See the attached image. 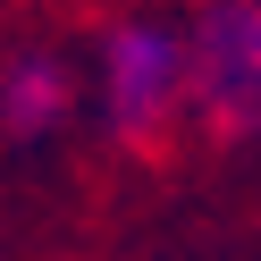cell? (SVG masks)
<instances>
[{"mask_svg":"<svg viewBox=\"0 0 261 261\" xmlns=\"http://www.w3.org/2000/svg\"><path fill=\"white\" fill-rule=\"evenodd\" d=\"M177 51H186L194 101L219 126L253 118V101H261V17H253V0H211L202 25H194V42H177Z\"/></svg>","mask_w":261,"mask_h":261,"instance_id":"cell-1","label":"cell"},{"mask_svg":"<svg viewBox=\"0 0 261 261\" xmlns=\"http://www.w3.org/2000/svg\"><path fill=\"white\" fill-rule=\"evenodd\" d=\"M101 93H110V118H118V135L152 143L160 126H169L177 93H186V51H177L169 25H118L101 51Z\"/></svg>","mask_w":261,"mask_h":261,"instance_id":"cell-2","label":"cell"},{"mask_svg":"<svg viewBox=\"0 0 261 261\" xmlns=\"http://www.w3.org/2000/svg\"><path fill=\"white\" fill-rule=\"evenodd\" d=\"M0 118L17 126V135L59 126L68 118V68H59V59H17V68L0 76Z\"/></svg>","mask_w":261,"mask_h":261,"instance_id":"cell-3","label":"cell"}]
</instances>
